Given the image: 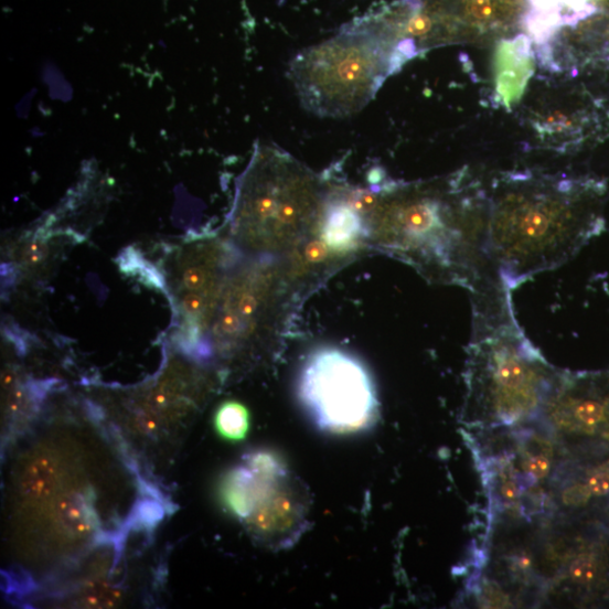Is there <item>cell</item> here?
I'll return each mask as SVG.
<instances>
[{
    "mask_svg": "<svg viewBox=\"0 0 609 609\" xmlns=\"http://www.w3.org/2000/svg\"><path fill=\"white\" fill-rule=\"evenodd\" d=\"M485 214V192L463 177L445 185L393 183L377 191L368 239L425 278L476 297L501 284L487 257Z\"/></svg>",
    "mask_w": 609,
    "mask_h": 609,
    "instance_id": "6da1fadb",
    "label": "cell"
},
{
    "mask_svg": "<svg viewBox=\"0 0 609 609\" xmlns=\"http://www.w3.org/2000/svg\"><path fill=\"white\" fill-rule=\"evenodd\" d=\"M605 185L595 180L513 173L487 194L485 252L511 290L562 267L605 227Z\"/></svg>",
    "mask_w": 609,
    "mask_h": 609,
    "instance_id": "7a4b0ae2",
    "label": "cell"
},
{
    "mask_svg": "<svg viewBox=\"0 0 609 609\" xmlns=\"http://www.w3.org/2000/svg\"><path fill=\"white\" fill-rule=\"evenodd\" d=\"M418 51L413 39L368 18L301 51L289 65V76L304 109L340 119L362 111Z\"/></svg>",
    "mask_w": 609,
    "mask_h": 609,
    "instance_id": "3957f363",
    "label": "cell"
},
{
    "mask_svg": "<svg viewBox=\"0 0 609 609\" xmlns=\"http://www.w3.org/2000/svg\"><path fill=\"white\" fill-rule=\"evenodd\" d=\"M565 374L525 336L515 316L474 320L467 361V424L512 427L545 413Z\"/></svg>",
    "mask_w": 609,
    "mask_h": 609,
    "instance_id": "277c9868",
    "label": "cell"
},
{
    "mask_svg": "<svg viewBox=\"0 0 609 609\" xmlns=\"http://www.w3.org/2000/svg\"><path fill=\"white\" fill-rule=\"evenodd\" d=\"M327 196L309 169L281 149L261 146L237 189L234 235L264 256L298 246L317 231Z\"/></svg>",
    "mask_w": 609,
    "mask_h": 609,
    "instance_id": "5b68a950",
    "label": "cell"
},
{
    "mask_svg": "<svg viewBox=\"0 0 609 609\" xmlns=\"http://www.w3.org/2000/svg\"><path fill=\"white\" fill-rule=\"evenodd\" d=\"M243 461L223 480V502L265 544L292 547L311 524L309 489L274 451H253Z\"/></svg>",
    "mask_w": 609,
    "mask_h": 609,
    "instance_id": "8992f818",
    "label": "cell"
},
{
    "mask_svg": "<svg viewBox=\"0 0 609 609\" xmlns=\"http://www.w3.org/2000/svg\"><path fill=\"white\" fill-rule=\"evenodd\" d=\"M235 263V250L217 238L191 239L173 253L169 292L177 319L174 340L191 357L207 361L213 355L210 334Z\"/></svg>",
    "mask_w": 609,
    "mask_h": 609,
    "instance_id": "52a82bcc",
    "label": "cell"
},
{
    "mask_svg": "<svg viewBox=\"0 0 609 609\" xmlns=\"http://www.w3.org/2000/svg\"><path fill=\"white\" fill-rule=\"evenodd\" d=\"M298 397L321 430L344 435L375 425L380 403L366 367L353 355L334 348L314 351L298 378Z\"/></svg>",
    "mask_w": 609,
    "mask_h": 609,
    "instance_id": "ba28073f",
    "label": "cell"
},
{
    "mask_svg": "<svg viewBox=\"0 0 609 609\" xmlns=\"http://www.w3.org/2000/svg\"><path fill=\"white\" fill-rule=\"evenodd\" d=\"M285 284L274 256H264L228 277L212 329L213 343L231 351L258 334Z\"/></svg>",
    "mask_w": 609,
    "mask_h": 609,
    "instance_id": "9c48e42d",
    "label": "cell"
},
{
    "mask_svg": "<svg viewBox=\"0 0 609 609\" xmlns=\"http://www.w3.org/2000/svg\"><path fill=\"white\" fill-rule=\"evenodd\" d=\"M316 235L336 258L357 250L370 237L366 217L353 205L350 193H328Z\"/></svg>",
    "mask_w": 609,
    "mask_h": 609,
    "instance_id": "30bf717a",
    "label": "cell"
},
{
    "mask_svg": "<svg viewBox=\"0 0 609 609\" xmlns=\"http://www.w3.org/2000/svg\"><path fill=\"white\" fill-rule=\"evenodd\" d=\"M218 435L228 441L245 439L249 429V413L245 405L236 400L223 403L215 416Z\"/></svg>",
    "mask_w": 609,
    "mask_h": 609,
    "instance_id": "8fae6325",
    "label": "cell"
},
{
    "mask_svg": "<svg viewBox=\"0 0 609 609\" xmlns=\"http://www.w3.org/2000/svg\"><path fill=\"white\" fill-rule=\"evenodd\" d=\"M49 254L47 239L39 235L28 241L19 252V264L22 268L31 270L40 267Z\"/></svg>",
    "mask_w": 609,
    "mask_h": 609,
    "instance_id": "7c38bea8",
    "label": "cell"
},
{
    "mask_svg": "<svg viewBox=\"0 0 609 609\" xmlns=\"http://www.w3.org/2000/svg\"><path fill=\"white\" fill-rule=\"evenodd\" d=\"M599 573L598 558L592 554H583L576 558L570 568V576L578 584H589Z\"/></svg>",
    "mask_w": 609,
    "mask_h": 609,
    "instance_id": "4fadbf2b",
    "label": "cell"
},
{
    "mask_svg": "<svg viewBox=\"0 0 609 609\" xmlns=\"http://www.w3.org/2000/svg\"><path fill=\"white\" fill-rule=\"evenodd\" d=\"M591 494L596 496H602L609 493V464L602 467V470H598L594 473L587 484Z\"/></svg>",
    "mask_w": 609,
    "mask_h": 609,
    "instance_id": "5bb4252c",
    "label": "cell"
},
{
    "mask_svg": "<svg viewBox=\"0 0 609 609\" xmlns=\"http://www.w3.org/2000/svg\"><path fill=\"white\" fill-rule=\"evenodd\" d=\"M481 595L488 607H504L510 603L503 591L494 583L485 581L481 587Z\"/></svg>",
    "mask_w": 609,
    "mask_h": 609,
    "instance_id": "9a60e30c",
    "label": "cell"
},
{
    "mask_svg": "<svg viewBox=\"0 0 609 609\" xmlns=\"http://www.w3.org/2000/svg\"><path fill=\"white\" fill-rule=\"evenodd\" d=\"M590 496L591 492L587 485L575 484L565 490L563 498L567 505H584Z\"/></svg>",
    "mask_w": 609,
    "mask_h": 609,
    "instance_id": "2e32d148",
    "label": "cell"
},
{
    "mask_svg": "<svg viewBox=\"0 0 609 609\" xmlns=\"http://www.w3.org/2000/svg\"><path fill=\"white\" fill-rule=\"evenodd\" d=\"M469 13L478 21H488L494 15L492 0H472L469 6Z\"/></svg>",
    "mask_w": 609,
    "mask_h": 609,
    "instance_id": "e0dca14e",
    "label": "cell"
},
{
    "mask_svg": "<svg viewBox=\"0 0 609 609\" xmlns=\"http://www.w3.org/2000/svg\"><path fill=\"white\" fill-rule=\"evenodd\" d=\"M140 520L145 524L157 523L163 519L164 512L159 503L146 501L140 505Z\"/></svg>",
    "mask_w": 609,
    "mask_h": 609,
    "instance_id": "ac0fdd59",
    "label": "cell"
},
{
    "mask_svg": "<svg viewBox=\"0 0 609 609\" xmlns=\"http://www.w3.org/2000/svg\"><path fill=\"white\" fill-rule=\"evenodd\" d=\"M532 562L527 555H515L511 558V568L514 573L524 574L531 570Z\"/></svg>",
    "mask_w": 609,
    "mask_h": 609,
    "instance_id": "d6986e66",
    "label": "cell"
}]
</instances>
